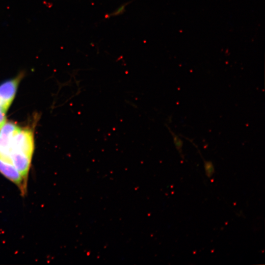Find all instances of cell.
Masks as SVG:
<instances>
[{"mask_svg": "<svg viewBox=\"0 0 265 265\" xmlns=\"http://www.w3.org/2000/svg\"><path fill=\"white\" fill-rule=\"evenodd\" d=\"M19 127L12 122L5 123L0 128V159L8 162L12 138Z\"/></svg>", "mask_w": 265, "mask_h": 265, "instance_id": "obj_2", "label": "cell"}, {"mask_svg": "<svg viewBox=\"0 0 265 265\" xmlns=\"http://www.w3.org/2000/svg\"><path fill=\"white\" fill-rule=\"evenodd\" d=\"M0 173L18 187L22 195H25L27 183L12 164L0 159Z\"/></svg>", "mask_w": 265, "mask_h": 265, "instance_id": "obj_4", "label": "cell"}, {"mask_svg": "<svg viewBox=\"0 0 265 265\" xmlns=\"http://www.w3.org/2000/svg\"><path fill=\"white\" fill-rule=\"evenodd\" d=\"M5 112L1 106H0V128L5 123Z\"/></svg>", "mask_w": 265, "mask_h": 265, "instance_id": "obj_8", "label": "cell"}, {"mask_svg": "<svg viewBox=\"0 0 265 265\" xmlns=\"http://www.w3.org/2000/svg\"><path fill=\"white\" fill-rule=\"evenodd\" d=\"M203 160L206 175L208 178H211L215 172L213 163L211 161L205 160L204 158Z\"/></svg>", "mask_w": 265, "mask_h": 265, "instance_id": "obj_6", "label": "cell"}, {"mask_svg": "<svg viewBox=\"0 0 265 265\" xmlns=\"http://www.w3.org/2000/svg\"><path fill=\"white\" fill-rule=\"evenodd\" d=\"M33 150L34 140L32 131L29 129L19 128L12 138L8 163L10 157L13 155H21L32 158Z\"/></svg>", "mask_w": 265, "mask_h": 265, "instance_id": "obj_1", "label": "cell"}, {"mask_svg": "<svg viewBox=\"0 0 265 265\" xmlns=\"http://www.w3.org/2000/svg\"><path fill=\"white\" fill-rule=\"evenodd\" d=\"M21 78L20 76L0 85V106L5 112L8 109L14 98Z\"/></svg>", "mask_w": 265, "mask_h": 265, "instance_id": "obj_3", "label": "cell"}, {"mask_svg": "<svg viewBox=\"0 0 265 265\" xmlns=\"http://www.w3.org/2000/svg\"><path fill=\"white\" fill-rule=\"evenodd\" d=\"M168 129L172 135L173 142L176 149L180 154V155L181 156L182 158L184 159L182 151V147L183 146V142L182 140L179 137L178 135L173 132V131L170 130L169 127H168Z\"/></svg>", "mask_w": 265, "mask_h": 265, "instance_id": "obj_5", "label": "cell"}, {"mask_svg": "<svg viewBox=\"0 0 265 265\" xmlns=\"http://www.w3.org/2000/svg\"><path fill=\"white\" fill-rule=\"evenodd\" d=\"M131 2V1H130L128 2L124 3L123 4L121 5L119 7H118L115 11L107 15V16H105V18H108L111 16H117V15H119L123 13L125 11L126 6Z\"/></svg>", "mask_w": 265, "mask_h": 265, "instance_id": "obj_7", "label": "cell"}]
</instances>
